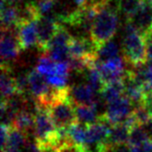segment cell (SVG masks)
Instances as JSON below:
<instances>
[{
  "mask_svg": "<svg viewBox=\"0 0 152 152\" xmlns=\"http://www.w3.org/2000/svg\"><path fill=\"white\" fill-rule=\"evenodd\" d=\"M118 0H99L97 15L91 28V39L100 46L112 41L118 27Z\"/></svg>",
  "mask_w": 152,
  "mask_h": 152,
  "instance_id": "1",
  "label": "cell"
},
{
  "mask_svg": "<svg viewBox=\"0 0 152 152\" xmlns=\"http://www.w3.org/2000/svg\"><path fill=\"white\" fill-rule=\"evenodd\" d=\"M123 58L128 66H138L147 62L145 38L130 20H126L122 41Z\"/></svg>",
  "mask_w": 152,
  "mask_h": 152,
  "instance_id": "2",
  "label": "cell"
},
{
  "mask_svg": "<svg viewBox=\"0 0 152 152\" xmlns=\"http://www.w3.org/2000/svg\"><path fill=\"white\" fill-rule=\"evenodd\" d=\"M1 59L2 64H8L12 66L20 54L21 47L19 45L18 28L5 29L1 28Z\"/></svg>",
  "mask_w": 152,
  "mask_h": 152,
  "instance_id": "3",
  "label": "cell"
},
{
  "mask_svg": "<svg viewBox=\"0 0 152 152\" xmlns=\"http://www.w3.org/2000/svg\"><path fill=\"white\" fill-rule=\"evenodd\" d=\"M134 107L131 100L125 95L107 104L106 110L102 114L112 125L121 124L126 121L127 118L132 114Z\"/></svg>",
  "mask_w": 152,
  "mask_h": 152,
  "instance_id": "4",
  "label": "cell"
},
{
  "mask_svg": "<svg viewBox=\"0 0 152 152\" xmlns=\"http://www.w3.org/2000/svg\"><path fill=\"white\" fill-rule=\"evenodd\" d=\"M113 126L108 121V119L104 117V115H101L98 121L94 123V124L87 126V142L86 145L91 152V147H94L96 151L97 147L106 142L108 135L111 127Z\"/></svg>",
  "mask_w": 152,
  "mask_h": 152,
  "instance_id": "5",
  "label": "cell"
},
{
  "mask_svg": "<svg viewBox=\"0 0 152 152\" xmlns=\"http://www.w3.org/2000/svg\"><path fill=\"white\" fill-rule=\"evenodd\" d=\"M60 27V23L57 18L53 17H41L37 20L38 28V48H39L42 53H45L47 46L56 32Z\"/></svg>",
  "mask_w": 152,
  "mask_h": 152,
  "instance_id": "6",
  "label": "cell"
},
{
  "mask_svg": "<svg viewBox=\"0 0 152 152\" xmlns=\"http://www.w3.org/2000/svg\"><path fill=\"white\" fill-rule=\"evenodd\" d=\"M98 93L87 83H80L69 87V99L74 106L78 105H97Z\"/></svg>",
  "mask_w": 152,
  "mask_h": 152,
  "instance_id": "7",
  "label": "cell"
},
{
  "mask_svg": "<svg viewBox=\"0 0 152 152\" xmlns=\"http://www.w3.org/2000/svg\"><path fill=\"white\" fill-rule=\"evenodd\" d=\"M18 36L21 50H28L34 46L38 47L37 21L20 23L18 27Z\"/></svg>",
  "mask_w": 152,
  "mask_h": 152,
  "instance_id": "8",
  "label": "cell"
},
{
  "mask_svg": "<svg viewBox=\"0 0 152 152\" xmlns=\"http://www.w3.org/2000/svg\"><path fill=\"white\" fill-rule=\"evenodd\" d=\"M129 20L133 23L140 33L148 34L152 31V4L148 0H142L138 13Z\"/></svg>",
  "mask_w": 152,
  "mask_h": 152,
  "instance_id": "9",
  "label": "cell"
},
{
  "mask_svg": "<svg viewBox=\"0 0 152 152\" xmlns=\"http://www.w3.org/2000/svg\"><path fill=\"white\" fill-rule=\"evenodd\" d=\"M28 79H29L30 94L36 100L45 98L53 89V87L47 83L45 76L38 72L36 69L31 70L28 73Z\"/></svg>",
  "mask_w": 152,
  "mask_h": 152,
  "instance_id": "10",
  "label": "cell"
},
{
  "mask_svg": "<svg viewBox=\"0 0 152 152\" xmlns=\"http://www.w3.org/2000/svg\"><path fill=\"white\" fill-rule=\"evenodd\" d=\"M123 85H124V95L131 100L132 103L136 105L141 104L142 101L145 91L141 84H139L131 75L130 71L127 69L125 76L122 79Z\"/></svg>",
  "mask_w": 152,
  "mask_h": 152,
  "instance_id": "11",
  "label": "cell"
},
{
  "mask_svg": "<svg viewBox=\"0 0 152 152\" xmlns=\"http://www.w3.org/2000/svg\"><path fill=\"white\" fill-rule=\"evenodd\" d=\"M1 95L2 99H8L18 93L15 80L11 65L1 64Z\"/></svg>",
  "mask_w": 152,
  "mask_h": 152,
  "instance_id": "12",
  "label": "cell"
},
{
  "mask_svg": "<svg viewBox=\"0 0 152 152\" xmlns=\"http://www.w3.org/2000/svg\"><path fill=\"white\" fill-rule=\"evenodd\" d=\"M19 25L18 6L10 5L1 0V28L15 29Z\"/></svg>",
  "mask_w": 152,
  "mask_h": 152,
  "instance_id": "13",
  "label": "cell"
},
{
  "mask_svg": "<svg viewBox=\"0 0 152 152\" xmlns=\"http://www.w3.org/2000/svg\"><path fill=\"white\" fill-rule=\"evenodd\" d=\"M13 127L17 128L22 133H24L30 139L32 135L34 137L35 132V115L27 110H22L15 117Z\"/></svg>",
  "mask_w": 152,
  "mask_h": 152,
  "instance_id": "14",
  "label": "cell"
},
{
  "mask_svg": "<svg viewBox=\"0 0 152 152\" xmlns=\"http://www.w3.org/2000/svg\"><path fill=\"white\" fill-rule=\"evenodd\" d=\"M75 107L77 121L84 125H91L97 122L100 115H98L97 105H78Z\"/></svg>",
  "mask_w": 152,
  "mask_h": 152,
  "instance_id": "15",
  "label": "cell"
},
{
  "mask_svg": "<svg viewBox=\"0 0 152 152\" xmlns=\"http://www.w3.org/2000/svg\"><path fill=\"white\" fill-rule=\"evenodd\" d=\"M131 128L127 126L125 123L115 124L111 127L109 135H108L106 143L110 145H123L128 142Z\"/></svg>",
  "mask_w": 152,
  "mask_h": 152,
  "instance_id": "16",
  "label": "cell"
},
{
  "mask_svg": "<svg viewBox=\"0 0 152 152\" xmlns=\"http://www.w3.org/2000/svg\"><path fill=\"white\" fill-rule=\"evenodd\" d=\"M122 95H124V85L122 80L105 84L100 93V96L106 104L115 101Z\"/></svg>",
  "mask_w": 152,
  "mask_h": 152,
  "instance_id": "17",
  "label": "cell"
},
{
  "mask_svg": "<svg viewBox=\"0 0 152 152\" xmlns=\"http://www.w3.org/2000/svg\"><path fill=\"white\" fill-rule=\"evenodd\" d=\"M61 0H35L34 5L41 17L56 18L58 6Z\"/></svg>",
  "mask_w": 152,
  "mask_h": 152,
  "instance_id": "18",
  "label": "cell"
},
{
  "mask_svg": "<svg viewBox=\"0 0 152 152\" xmlns=\"http://www.w3.org/2000/svg\"><path fill=\"white\" fill-rule=\"evenodd\" d=\"M119 50L121 49H119L118 42H115L114 41L107 42L97 47V60L100 62H104L117 57V56H119Z\"/></svg>",
  "mask_w": 152,
  "mask_h": 152,
  "instance_id": "19",
  "label": "cell"
},
{
  "mask_svg": "<svg viewBox=\"0 0 152 152\" xmlns=\"http://www.w3.org/2000/svg\"><path fill=\"white\" fill-rule=\"evenodd\" d=\"M67 133L75 145L87 147V126L81 123H75L72 126L67 128Z\"/></svg>",
  "mask_w": 152,
  "mask_h": 152,
  "instance_id": "20",
  "label": "cell"
},
{
  "mask_svg": "<svg viewBox=\"0 0 152 152\" xmlns=\"http://www.w3.org/2000/svg\"><path fill=\"white\" fill-rule=\"evenodd\" d=\"M149 137L147 135L146 131L142 125H136L133 128H131L129 139H128V145L131 148L133 147H139L143 145L146 142L149 141Z\"/></svg>",
  "mask_w": 152,
  "mask_h": 152,
  "instance_id": "21",
  "label": "cell"
},
{
  "mask_svg": "<svg viewBox=\"0 0 152 152\" xmlns=\"http://www.w3.org/2000/svg\"><path fill=\"white\" fill-rule=\"evenodd\" d=\"M142 0H118V12L129 20L138 13Z\"/></svg>",
  "mask_w": 152,
  "mask_h": 152,
  "instance_id": "22",
  "label": "cell"
},
{
  "mask_svg": "<svg viewBox=\"0 0 152 152\" xmlns=\"http://www.w3.org/2000/svg\"><path fill=\"white\" fill-rule=\"evenodd\" d=\"M132 115L134 117L136 122L142 126L146 124L149 121V119L152 118L149 112L145 109L142 104H138V105L134 106V109L132 111Z\"/></svg>",
  "mask_w": 152,
  "mask_h": 152,
  "instance_id": "23",
  "label": "cell"
},
{
  "mask_svg": "<svg viewBox=\"0 0 152 152\" xmlns=\"http://www.w3.org/2000/svg\"><path fill=\"white\" fill-rule=\"evenodd\" d=\"M96 152H132L131 147L128 145V143L117 145H110L106 142L100 145L96 149Z\"/></svg>",
  "mask_w": 152,
  "mask_h": 152,
  "instance_id": "24",
  "label": "cell"
},
{
  "mask_svg": "<svg viewBox=\"0 0 152 152\" xmlns=\"http://www.w3.org/2000/svg\"><path fill=\"white\" fill-rule=\"evenodd\" d=\"M141 104H142V105L145 106V109L148 111L149 114L152 115V91L145 94Z\"/></svg>",
  "mask_w": 152,
  "mask_h": 152,
  "instance_id": "25",
  "label": "cell"
},
{
  "mask_svg": "<svg viewBox=\"0 0 152 152\" xmlns=\"http://www.w3.org/2000/svg\"><path fill=\"white\" fill-rule=\"evenodd\" d=\"M143 128H145V130L146 131L147 135H148V137L150 140H152V118L149 119V121L146 123V124L143 125Z\"/></svg>",
  "mask_w": 152,
  "mask_h": 152,
  "instance_id": "26",
  "label": "cell"
},
{
  "mask_svg": "<svg viewBox=\"0 0 152 152\" xmlns=\"http://www.w3.org/2000/svg\"><path fill=\"white\" fill-rule=\"evenodd\" d=\"M7 4H10V5H15V6H18L23 0H2Z\"/></svg>",
  "mask_w": 152,
  "mask_h": 152,
  "instance_id": "27",
  "label": "cell"
},
{
  "mask_svg": "<svg viewBox=\"0 0 152 152\" xmlns=\"http://www.w3.org/2000/svg\"><path fill=\"white\" fill-rule=\"evenodd\" d=\"M73 3L75 4L77 7H81L83 5H85V4L89 1V0H72Z\"/></svg>",
  "mask_w": 152,
  "mask_h": 152,
  "instance_id": "28",
  "label": "cell"
}]
</instances>
